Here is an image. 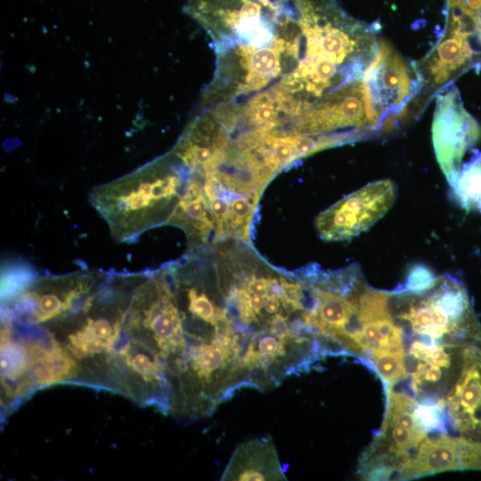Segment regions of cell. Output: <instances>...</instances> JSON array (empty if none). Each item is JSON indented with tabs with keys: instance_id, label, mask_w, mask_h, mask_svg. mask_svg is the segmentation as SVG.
<instances>
[{
	"instance_id": "6da1fadb",
	"label": "cell",
	"mask_w": 481,
	"mask_h": 481,
	"mask_svg": "<svg viewBox=\"0 0 481 481\" xmlns=\"http://www.w3.org/2000/svg\"><path fill=\"white\" fill-rule=\"evenodd\" d=\"M216 55L197 124L227 148L299 157L357 118L376 29L336 0H189Z\"/></svg>"
},
{
	"instance_id": "7a4b0ae2",
	"label": "cell",
	"mask_w": 481,
	"mask_h": 481,
	"mask_svg": "<svg viewBox=\"0 0 481 481\" xmlns=\"http://www.w3.org/2000/svg\"><path fill=\"white\" fill-rule=\"evenodd\" d=\"M181 179L161 166H151L96 187L90 201L118 241L131 240L161 222Z\"/></svg>"
},
{
	"instance_id": "3957f363",
	"label": "cell",
	"mask_w": 481,
	"mask_h": 481,
	"mask_svg": "<svg viewBox=\"0 0 481 481\" xmlns=\"http://www.w3.org/2000/svg\"><path fill=\"white\" fill-rule=\"evenodd\" d=\"M103 276L97 272H79L37 279L9 300L4 320L20 326L48 323L73 309Z\"/></svg>"
},
{
	"instance_id": "277c9868",
	"label": "cell",
	"mask_w": 481,
	"mask_h": 481,
	"mask_svg": "<svg viewBox=\"0 0 481 481\" xmlns=\"http://www.w3.org/2000/svg\"><path fill=\"white\" fill-rule=\"evenodd\" d=\"M371 110L383 133L398 126L407 105L421 86L412 64H408L390 44L379 39L376 57L363 77Z\"/></svg>"
},
{
	"instance_id": "5b68a950",
	"label": "cell",
	"mask_w": 481,
	"mask_h": 481,
	"mask_svg": "<svg viewBox=\"0 0 481 481\" xmlns=\"http://www.w3.org/2000/svg\"><path fill=\"white\" fill-rule=\"evenodd\" d=\"M481 136L476 118L465 109L456 86L449 85L436 94L432 140L440 168L450 183L468 153Z\"/></svg>"
},
{
	"instance_id": "8992f818",
	"label": "cell",
	"mask_w": 481,
	"mask_h": 481,
	"mask_svg": "<svg viewBox=\"0 0 481 481\" xmlns=\"http://www.w3.org/2000/svg\"><path fill=\"white\" fill-rule=\"evenodd\" d=\"M396 194V185L389 179L370 183L323 213L318 220L320 232L326 239L354 237L380 219Z\"/></svg>"
},
{
	"instance_id": "52a82bcc",
	"label": "cell",
	"mask_w": 481,
	"mask_h": 481,
	"mask_svg": "<svg viewBox=\"0 0 481 481\" xmlns=\"http://www.w3.org/2000/svg\"><path fill=\"white\" fill-rule=\"evenodd\" d=\"M467 32L445 25L434 47L413 63L424 96H431L473 67L481 57Z\"/></svg>"
},
{
	"instance_id": "ba28073f",
	"label": "cell",
	"mask_w": 481,
	"mask_h": 481,
	"mask_svg": "<svg viewBox=\"0 0 481 481\" xmlns=\"http://www.w3.org/2000/svg\"><path fill=\"white\" fill-rule=\"evenodd\" d=\"M221 480H287L270 436L253 438L233 452Z\"/></svg>"
},
{
	"instance_id": "9c48e42d",
	"label": "cell",
	"mask_w": 481,
	"mask_h": 481,
	"mask_svg": "<svg viewBox=\"0 0 481 481\" xmlns=\"http://www.w3.org/2000/svg\"><path fill=\"white\" fill-rule=\"evenodd\" d=\"M446 24L469 33L481 53V0H447Z\"/></svg>"
},
{
	"instance_id": "30bf717a",
	"label": "cell",
	"mask_w": 481,
	"mask_h": 481,
	"mask_svg": "<svg viewBox=\"0 0 481 481\" xmlns=\"http://www.w3.org/2000/svg\"><path fill=\"white\" fill-rule=\"evenodd\" d=\"M251 204L246 199H236L232 203V212L239 218L246 217L251 211Z\"/></svg>"
},
{
	"instance_id": "8fae6325",
	"label": "cell",
	"mask_w": 481,
	"mask_h": 481,
	"mask_svg": "<svg viewBox=\"0 0 481 481\" xmlns=\"http://www.w3.org/2000/svg\"><path fill=\"white\" fill-rule=\"evenodd\" d=\"M228 208V203L224 199L214 198L211 201V209L216 216H224Z\"/></svg>"
}]
</instances>
